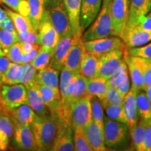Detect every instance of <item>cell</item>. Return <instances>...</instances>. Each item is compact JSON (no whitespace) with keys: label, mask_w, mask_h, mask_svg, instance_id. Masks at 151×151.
<instances>
[{"label":"cell","mask_w":151,"mask_h":151,"mask_svg":"<svg viewBox=\"0 0 151 151\" xmlns=\"http://www.w3.org/2000/svg\"><path fill=\"white\" fill-rule=\"evenodd\" d=\"M14 130V123L10 117L5 113H1L0 116V150H6L8 148Z\"/></svg>","instance_id":"cb8c5ba5"},{"label":"cell","mask_w":151,"mask_h":151,"mask_svg":"<svg viewBox=\"0 0 151 151\" xmlns=\"http://www.w3.org/2000/svg\"><path fill=\"white\" fill-rule=\"evenodd\" d=\"M73 143L74 150L76 151H92L83 128L73 129Z\"/></svg>","instance_id":"ab89813d"},{"label":"cell","mask_w":151,"mask_h":151,"mask_svg":"<svg viewBox=\"0 0 151 151\" xmlns=\"http://www.w3.org/2000/svg\"><path fill=\"white\" fill-rule=\"evenodd\" d=\"M0 29H6L12 32H17L14 22L9 16L6 19H5L4 20L0 22Z\"/></svg>","instance_id":"f5cc1de1"},{"label":"cell","mask_w":151,"mask_h":151,"mask_svg":"<svg viewBox=\"0 0 151 151\" xmlns=\"http://www.w3.org/2000/svg\"><path fill=\"white\" fill-rule=\"evenodd\" d=\"M6 11L14 22L17 32L35 31L32 25L31 22L27 17L9 9H6Z\"/></svg>","instance_id":"836d02e7"},{"label":"cell","mask_w":151,"mask_h":151,"mask_svg":"<svg viewBox=\"0 0 151 151\" xmlns=\"http://www.w3.org/2000/svg\"><path fill=\"white\" fill-rule=\"evenodd\" d=\"M111 3L112 0H103L101 8L95 20L83 33L81 37L83 41L93 40L113 36Z\"/></svg>","instance_id":"7a4b0ae2"},{"label":"cell","mask_w":151,"mask_h":151,"mask_svg":"<svg viewBox=\"0 0 151 151\" xmlns=\"http://www.w3.org/2000/svg\"><path fill=\"white\" fill-rule=\"evenodd\" d=\"M1 113H1V111H0V116H1Z\"/></svg>","instance_id":"94428289"},{"label":"cell","mask_w":151,"mask_h":151,"mask_svg":"<svg viewBox=\"0 0 151 151\" xmlns=\"http://www.w3.org/2000/svg\"><path fill=\"white\" fill-rule=\"evenodd\" d=\"M29 7L30 22L37 32H39V27L44 11L43 0H27Z\"/></svg>","instance_id":"f546056e"},{"label":"cell","mask_w":151,"mask_h":151,"mask_svg":"<svg viewBox=\"0 0 151 151\" xmlns=\"http://www.w3.org/2000/svg\"><path fill=\"white\" fill-rule=\"evenodd\" d=\"M59 73L60 71L48 66L45 69L37 71L35 81L37 84L59 89Z\"/></svg>","instance_id":"d4e9b609"},{"label":"cell","mask_w":151,"mask_h":151,"mask_svg":"<svg viewBox=\"0 0 151 151\" xmlns=\"http://www.w3.org/2000/svg\"><path fill=\"white\" fill-rule=\"evenodd\" d=\"M11 60L6 55L0 56V84H3V77L8 70Z\"/></svg>","instance_id":"681fc988"},{"label":"cell","mask_w":151,"mask_h":151,"mask_svg":"<svg viewBox=\"0 0 151 151\" xmlns=\"http://www.w3.org/2000/svg\"><path fill=\"white\" fill-rule=\"evenodd\" d=\"M99 61V57L86 50L81 60L79 73L88 79L95 77L97 76Z\"/></svg>","instance_id":"4316f807"},{"label":"cell","mask_w":151,"mask_h":151,"mask_svg":"<svg viewBox=\"0 0 151 151\" xmlns=\"http://www.w3.org/2000/svg\"><path fill=\"white\" fill-rule=\"evenodd\" d=\"M102 3L103 0H81L80 24L83 33L95 20Z\"/></svg>","instance_id":"9a60e30c"},{"label":"cell","mask_w":151,"mask_h":151,"mask_svg":"<svg viewBox=\"0 0 151 151\" xmlns=\"http://www.w3.org/2000/svg\"><path fill=\"white\" fill-rule=\"evenodd\" d=\"M88 79L81 75L76 73L73 76V79L70 87V99L72 104L76 100L88 95L87 93V83Z\"/></svg>","instance_id":"f1b7e54d"},{"label":"cell","mask_w":151,"mask_h":151,"mask_svg":"<svg viewBox=\"0 0 151 151\" xmlns=\"http://www.w3.org/2000/svg\"><path fill=\"white\" fill-rule=\"evenodd\" d=\"M129 128L126 124L116 121L104 116V140L106 146L109 148L117 147L126 141Z\"/></svg>","instance_id":"277c9868"},{"label":"cell","mask_w":151,"mask_h":151,"mask_svg":"<svg viewBox=\"0 0 151 151\" xmlns=\"http://www.w3.org/2000/svg\"><path fill=\"white\" fill-rule=\"evenodd\" d=\"M2 55H5V54L2 49V47H1V43H0V56H2Z\"/></svg>","instance_id":"91938a15"},{"label":"cell","mask_w":151,"mask_h":151,"mask_svg":"<svg viewBox=\"0 0 151 151\" xmlns=\"http://www.w3.org/2000/svg\"><path fill=\"white\" fill-rule=\"evenodd\" d=\"M124 49L115 50L99 57V66L96 76L106 80L110 78L113 71L124 60Z\"/></svg>","instance_id":"8fae6325"},{"label":"cell","mask_w":151,"mask_h":151,"mask_svg":"<svg viewBox=\"0 0 151 151\" xmlns=\"http://www.w3.org/2000/svg\"><path fill=\"white\" fill-rule=\"evenodd\" d=\"M43 1H44L45 9H48L52 6L62 2L63 1V0H43Z\"/></svg>","instance_id":"11a10c76"},{"label":"cell","mask_w":151,"mask_h":151,"mask_svg":"<svg viewBox=\"0 0 151 151\" xmlns=\"http://www.w3.org/2000/svg\"><path fill=\"white\" fill-rule=\"evenodd\" d=\"M18 32L19 42L37 43L38 44L39 34L35 31H23L17 32ZM39 45V44H38Z\"/></svg>","instance_id":"f6af8a7d"},{"label":"cell","mask_w":151,"mask_h":151,"mask_svg":"<svg viewBox=\"0 0 151 151\" xmlns=\"http://www.w3.org/2000/svg\"><path fill=\"white\" fill-rule=\"evenodd\" d=\"M54 151L74 150L73 143V129L70 124H60L59 130L57 135L55 142L52 147Z\"/></svg>","instance_id":"d6986e66"},{"label":"cell","mask_w":151,"mask_h":151,"mask_svg":"<svg viewBox=\"0 0 151 151\" xmlns=\"http://www.w3.org/2000/svg\"><path fill=\"white\" fill-rule=\"evenodd\" d=\"M144 59V58H143ZM151 85V60L144 59L143 69V91Z\"/></svg>","instance_id":"7dc6e473"},{"label":"cell","mask_w":151,"mask_h":151,"mask_svg":"<svg viewBox=\"0 0 151 151\" xmlns=\"http://www.w3.org/2000/svg\"><path fill=\"white\" fill-rule=\"evenodd\" d=\"M20 46H21V50H22V54H24L32 51V50H34L35 48L39 46V45L37 44V43H20Z\"/></svg>","instance_id":"db71d44e"},{"label":"cell","mask_w":151,"mask_h":151,"mask_svg":"<svg viewBox=\"0 0 151 151\" xmlns=\"http://www.w3.org/2000/svg\"><path fill=\"white\" fill-rule=\"evenodd\" d=\"M39 48H40V46L37 47V48H35L34 50H32V51H30L29 52H27V53L22 54L20 64H21V65H24V64L32 62V60L35 58V57L37 56Z\"/></svg>","instance_id":"816d5d0a"},{"label":"cell","mask_w":151,"mask_h":151,"mask_svg":"<svg viewBox=\"0 0 151 151\" xmlns=\"http://www.w3.org/2000/svg\"><path fill=\"white\" fill-rule=\"evenodd\" d=\"M146 121V125L143 141V151H151V120Z\"/></svg>","instance_id":"c3c4849f"},{"label":"cell","mask_w":151,"mask_h":151,"mask_svg":"<svg viewBox=\"0 0 151 151\" xmlns=\"http://www.w3.org/2000/svg\"><path fill=\"white\" fill-rule=\"evenodd\" d=\"M111 15L113 24V36L121 38L129 20V0H112Z\"/></svg>","instance_id":"52a82bcc"},{"label":"cell","mask_w":151,"mask_h":151,"mask_svg":"<svg viewBox=\"0 0 151 151\" xmlns=\"http://www.w3.org/2000/svg\"><path fill=\"white\" fill-rule=\"evenodd\" d=\"M137 105L139 117L145 120H151V103L145 91L138 92Z\"/></svg>","instance_id":"1f68e13d"},{"label":"cell","mask_w":151,"mask_h":151,"mask_svg":"<svg viewBox=\"0 0 151 151\" xmlns=\"http://www.w3.org/2000/svg\"><path fill=\"white\" fill-rule=\"evenodd\" d=\"M104 111L108 118L113 120L118 121L127 125V120L123 104L120 105H109L104 107Z\"/></svg>","instance_id":"d590c367"},{"label":"cell","mask_w":151,"mask_h":151,"mask_svg":"<svg viewBox=\"0 0 151 151\" xmlns=\"http://www.w3.org/2000/svg\"><path fill=\"white\" fill-rule=\"evenodd\" d=\"M15 143L23 150H38L35 138L30 124L15 126L14 134Z\"/></svg>","instance_id":"5bb4252c"},{"label":"cell","mask_w":151,"mask_h":151,"mask_svg":"<svg viewBox=\"0 0 151 151\" xmlns=\"http://www.w3.org/2000/svg\"><path fill=\"white\" fill-rule=\"evenodd\" d=\"M128 53L131 55L139 57L144 59L151 60V42L145 45L135 48L126 49Z\"/></svg>","instance_id":"ee69618b"},{"label":"cell","mask_w":151,"mask_h":151,"mask_svg":"<svg viewBox=\"0 0 151 151\" xmlns=\"http://www.w3.org/2000/svg\"><path fill=\"white\" fill-rule=\"evenodd\" d=\"M78 39L73 36H67L60 38L55 48L53 56L49 66L60 71H62V69L65 67V60L68 52L75 41Z\"/></svg>","instance_id":"7c38bea8"},{"label":"cell","mask_w":151,"mask_h":151,"mask_svg":"<svg viewBox=\"0 0 151 151\" xmlns=\"http://www.w3.org/2000/svg\"><path fill=\"white\" fill-rule=\"evenodd\" d=\"M0 94L6 107L14 109L19 106L27 104V89L24 85L1 84Z\"/></svg>","instance_id":"8992f818"},{"label":"cell","mask_w":151,"mask_h":151,"mask_svg":"<svg viewBox=\"0 0 151 151\" xmlns=\"http://www.w3.org/2000/svg\"><path fill=\"white\" fill-rule=\"evenodd\" d=\"M144 91L146 92L147 96H148V99H149V100H150V101L151 103V85L150 86L147 87L146 89H145Z\"/></svg>","instance_id":"680465c9"},{"label":"cell","mask_w":151,"mask_h":151,"mask_svg":"<svg viewBox=\"0 0 151 151\" xmlns=\"http://www.w3.org/2000/svg\"><path fill=\"white\" fill-rule=\"evenodd\" d=\"M124 61L128 68V72L132 81V86L138 91L143 90V69L144 59L139 57L131 55L124 49Z\"/></svg>","instance_id":"30bf717a"},{"label":"cell","mask_w":151,"mask_h":151,"mask_svg":"<svg viewBox=\"0 0 151 151\" xmlns=\"http://www.w3.org/2000/svg\"><path fill=\"white\" fill-rule=\"evenodd\" d=\"M134 25L138 26L141 29L151 32V12H149L145 16L139 17L135 23L132 26ZM127 27H130V26H127Z\"/></svg>","instance_id":"bcb514c9"},{"label":"cell","mask_w":151,"mask_h":151,"mask_svg":"<svg viewBox=\"0 0 151 151\" xmlns=\"http://www.w3.org/2000/svg\"><path fill=\"white\" fill-rule=\"evenodd\" d=\"M146 125V120L141 118L137 125L129 130L132 146L135 150L143 151V141H144Z\"/></svg>","instance_id":"4dcf8cb0"},{"label":"cell","mask_w":151,"mask_h":151,"mask_svg":"<svg viewBox=\"0 0 151 151\" xmlns=\"http://www.w3.org/2000/svg\"><path fill=\"white\" fill-rule=\"evenodd\" d=\"M3 50L4 52L5 55L11 60V62L20 64L22 52L20 42H17L9 48L4 49Z\"/></svg>","instance_id":"7bdbcfd3"},{"label":"cell","mask_w":151,"mask_h":151,"mask_svg":"<svg viewBox=\"0 0 151 151\" xmlns=\"http://www.w3.org/2000/svg\"><path fill=\"white\" fill-rule=\"evenodd\" d=\"M6 110V107L4 103L2 100V98L1 97V94H0V111L1 113H5Z\"/></svg>","instance_id":"6f0895ef"},{"label":"cell","mask_w":151,"mask_h":151,"mask_svg":"<svg viewBox=\"0 0 151 151\" xmlns=\"http://www.w3.org/2000/svg\"><path fill=\"white\" fill-rule=\"evenodd\" d=\"M130 78L129 75L122 81L120 83H119L117 86L116 88L118 90V91L121 93L124 97H125V95L128 93V92L129 91L130 88H131V86H130Z\"/></svg>","instance_id":"f907efd6"},{"label":"cell","mask_w":151,"mask_h":151,"mask_svg":"<svg viewBox=\"0 0 151 151\" xmlns=\"http://www.w3.org/2000/svg\"><path fill=\"white\" fill-rule=\"evenodd\" d=\"M22 65V71L19 83L26 85L35 81V76L37 73V69L34 67L32 62L24 64Z\"/></svg>","instance_id":"b9f144b4"},{"label":"cell","mask_w":151,"mask_h":151,"mask_svg":"<svg viewBox=\"0 0 151 151\" xmlns=\"http://www.w3.org/2000/svg\"><path fill=\"white\" fill-rule=\"evenodd\" d=\"M38 44L40 46L55 50L60 37L52 25L48 11L45 9L39 27Z\"/></svg>","instance_id":"9c48e42d"},{"label":"cell","mask_w":151,"mask_h":151,"mask_svg":"<svg viewBox=\"0 0 151 151\" xmlns=\"http://www.w3.org/2000/svg\"><path fill=\"white\" fill-rule=\"evenodd\" d=\"M138 90L131 86L129 91L126 94L124 99V109L127 120V127L129 130L134 127L139 120L137 105V95Z\"/></svg>","instance_id":"44dd1931"},{"label":"cell","mask_w":151,"mask_h":151,"mask_svg":"<svg viewBox=\"0 0 151 151\" xmlns=\"http://www.w3.org/2000/svg\"><path fill=\"white\" fill-rule=\"evenodd\" d=\"M53 53V50L47 48L46 47L40 46L37 56L32 61V64L37 69V71L45 69L50 65Z\"/></svg>","instance_id":"d6a6232c"},{"label":"cell","mask_w":151,"mask_h":151,"mask_svg":"<svg viewBox=\"0 0 151 151\" xmlns=\"http://www.w3.org/2000/svg\"><path fill=\"white\" fill-rule=\"evenodd\" d=\"M128 75H129V72H128L127 63L124 61V60H123L116 68V70L113 71L110 78L107 80L109 86L116 88L117 86Z\"/></svg>","instance_id":"74e56055"},{"label":"cell","mask_w":151,"mask_h":151,"mask_svg":"<svg viewBox=\"0 0 151 151\" xmlns=\"http://www.w3.org/2000/svg\"><path fill=\"white\" fill-rule=\"evenodd\" d=\"M92 120L91 96L76 100L71 104L70 122L73 129L83 128Z\"/></svg>","instance_id":"3957f363"},{"label":"cell","mask_w":151,"mask_h":151,"mask_svg":"<svg viewBox=\"0 0 151 151\" xmlns=\"http://www.w3.org/2000/svg\"><path fill=\"white\" fill-rule=\"evenodd\" d=\"M86 52L83 39L80 38L75 41L66 58L65 67L73 73H79L81 60Z\"/></svg>","instance_id":"7402d4cb"},{"label":"cell","mask_w":151,"mask_h":151,"mask_svg":"<svg viewBox=\"0 0 151 151\" xmlns=\"http://www.w3.org/2000/svg\"><path fill=\"white\" fill-rule=\"evenodd\" d=\"M38 88L41 92L44 104L50 113H55L59 110L61 102L60 89L38 84Z\"/></svg>","instance_id":"603a6c76"},{"label":"cell","mask_w":151,"mask_h":151,"mask_svg":"<svg viewBox=\"0 0 151 151\" xmlns=\"http://www.w3.org/2000/svg\"><path fill=\"white\" fill-rule=\"evenodd\" d=\"M121 39L125 45V48H135L151 41V32L138 26H130L126 27Z\"/></svg>","instance_id":"4fadbf2b"},{"label":"cell","mask_w":151,"mask_h":151,"mask_svg":"<svg viewBox=\"0 0 151 151\" xmlns=\"http://www.w3.org/2000/svg\"><path fill=\"white\" fill-rule=\"evenodd\" d=\"M22 71V65L18 63L12 62L3 77V84L14 85L19 83Z\"/></svg>","instance_id":"e575fe53"},{"label":"cell","mask_w":151,"mask_h":151,"mask_svg":"<svg viewBox=\"0 0 151 151\" xmlns=\"http://www.w3.org/2000/svg\"><path fill=\"white\" fill-rule=\"evenodd\" d=\"M109 87L108 81L106 79L95 76L88 80L87 93L88 95L95 96L101 100L105 97Z\"/></svg>","instance_id":"83f0119b"},{"label":"cell","mask_w":151,"mask_h":151,"mask_svg":"<svg viewBox=\"0 0 151 151\" xmlns=\"http://www.w3.org/2000/svg\"><path fill=\"white\" fill-rule=\"evenodd\" d=\"M0 86H1V84H0Z\"/></svg>","instance_id":"6125c7cd"},{"label":"cell","mask_w":151,"mask_h":151,"mask_svg":"<svg viewBox=\"0 0 151 151\" xmlns=\"http://www.w3.org/2000/svg\"><path fill=\"white\" fill-rule=\"evenodd\" d=\"M63 3L69 16L73 36L80 39L83 35L80 24L81 0H63Z\"/></svg>","instance_id":"ac0fdd59"},{"label":"cell","mask_w":151,"mask_h":151,"mask_svg":"<svg viewBox=\"0 0 151 151\" xmlns=\"http://www.w3.org/2000/svg\"><path fill=\"white\" fill-rule=\"evenodd\" d=\"M48 10L51 22L60 38L73 36L69 18L63 1L46 9Z\"/></svg>","instance_id":"ba28073f"},{"label":"cell","mask_w":151,"mask_h":151,"mask_svg":"<svg viewBox=\"0 0 151 151\" xmlns=\"http://www.w3.org/2000/svg\"><path fill=\"white\" fill-rule=\"evenodd\" d=\"M9 16L8 14H7L6 10H4V9H2L0 7V22L4 20L5 19H6Z\"/></svg>","instance_id":"9f6ffc18"},{"label":"cell","mask_w":151,"mask_h":151,"mask_svg":"<svg viewBox=\"0 0 151 151\" xmlns=\"http://www.w3.org/2000/svg\"><path fill=\"white\" fill-rule=\"evenodd\" d=\"M60 122L50 113L38 116L31 124L38 150H52L60 127Z\"/></svg>","instance_id":"6da1fadb"},{"label":"cell","mask_w":151,"mask_h":151,"mask_svg":"<svg viewBox=\"0 0 151 151\" xmlns=\"http://www.w3.org/2000/svg\"><path fill=\"white\" fill-rule=\"evenodd\" d=\"M27 89V104L35 111L38 116H45L50 111L43 102L41 92L38 88V84L35 81L24 85Z\"/></svg>","instance_id":"ffe728a7"},{"label":"cell","mask_w":151,"mask_h":151,"mask_svg":"<svg viewBox=\"0 0 151 151\" xmlns=\"http://www.w3.org/2000/svg\"><path fill=\"white\" fill-rule=\"evenodd\" d=\"M92 120L99 124L100 127H104V114L101 101L95 96H91Z\"/></svg>","instance_id":"f35d334b"},{"label":"cell","mask_w":151,"mask_h":151,"mask_svg":"<svg viewBox=\"0 0 151 151\" xmlns=\"http://www.w3.org/2000/svg\"><path fill=\"white\" fill-rule=\"evenodd\" d=\"M124 97L114 87H109L105 97L101 101V105L104 107L109 105L123 104Z\"/></svg>","instance_id":"8d00e7d4"},{"label":"cell","mask_w":151,"mask_h":151,"mask_svg":"<svg viewBox=\"0 0 151 151\" xmlns=\"http://www.w3.org/2000/svg\"><path fill=\"white\" fill-rule=\"evenodd\" d=\"M87 140L92 151H104L106 150L105 144L104 128L91 120L83 128Z\"/></svg>","instance_id":"2e32d148"},{"label":"cell","mask_w":151,"mask_h":151,"mask_svg":"<svg viewBox=\"0 0 151 151\" xmlns=\"http://www.w3.org/2000/svg\"><path fill=\"white\" fill-rule=\"evenodd\" d=\"M3 113L10 117L15 126L20 124L31 125L37 117L35 111L27 104H22L14 109L6 108L5 113Z\"/></svg>","instance_id":"e0dca14e"},{"label":"cell","mask_w":151,"mask_h":151,"mask_svg":"<svg viewBox=\"0 0 151 151\" xmlns=\"http://www.w3.org/2000/svg\"><path fill=\"white\" fill-rule=\"evenodd\" d=\"M86 51L100 57L115 50L124 49L125 45L120 37L111 36L93 40L83 41Z\"/></svg>","instance_id":"5b68a950"},{"label":"cell","mask_w":151,"mask_h":151,"mask_svg":"<svg viewBox=\"0 0 151 151\" xmlns=\"http://www.w3.org/2000/svg\"><path fill=\"white\" fill-rule=\"evenodd\" d=\"M17 42H19L17 32L0 29V43L3 50L9 48Z\"/></svg>","instance_id":"60d3db41"},{"label":"cell","mask_w":151,"mask_h":151,"mask_svg":"<svg viewBox=\"0 0 151 151\" xmlns=\"http://www.w3.org/2000/svg\"><path fill=\"white\" fill-rule=\"evenodd\" d=\"M129 16L127 26H132L140 16H145L151 9V0H129Z\"/></svg>","instance_id":"484cf974"}]
</instances>
